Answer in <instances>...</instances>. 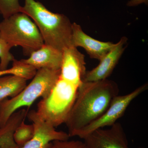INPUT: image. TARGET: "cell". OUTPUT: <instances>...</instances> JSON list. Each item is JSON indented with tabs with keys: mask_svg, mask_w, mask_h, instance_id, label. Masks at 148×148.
<instances>
[{
	"mask_svg": "<svg viewBox=\"0 0 148 148\" xmlns=\"http://www.w3.org/2000/svg\"><path fill=\"white\" fill-rule=\"evenodd\" d=\"M119 92L117 84L112 80L83 82L65 123L69 136H76L83 128L98 119Z\"/></svg>",
	"mask_w": 148,
	"mask_h": 148,
	"instance_id": "obj_1",
	"label": "cell"
},
{
	"mask_svg": "<svg viewBox=\"0 0 148 148\" xmlns=\"http://www.w3.org/2000/svg\"><path fill=\"white\" fill-rule=\"evenodd\" d=\"M21 12L33 19L45 44L62 52L66 48L73 46V23L64 14L51 12L35 0H25Z\"/></svg>",
	"mask_w": 148,
	"mask_h": 148,
	"instance_id": "obj_2",
	"label": "cell"
},
{
	"mask_svg": "<svg viewBox=\"0 0 148 148\" xmlns=\"http://www.w3.org/2000/svg\"><path fill=\"white\" fill-rule=\"evenodd\" d=\"M60 75V70L42 69L37 70L29 84L11 99L0 102V127L5 124L11 116L18 109L32 106L37 99L49 94Z\"/></svg>",
	"mask_w": 148,
	"mask_h": 148,
	"instance_id": "obj_3",
	"label": "cell"
},
{
	"mask_svg": "<svg viewBox=\"0 0 148 148\" xmlns=\"http://www.w3.org/2000/svg\"><path fill=\"white\" fill-rule=\"evenodd\" d=\"M80 86L59 76L49 94L38 103L37 114L55 127L65 123Z\"/></svg>",
	"mask_w": 148,
	"mask_h": 148,
	"instance_id": "obj_4",
	"label": "cell"
},
{
	"mask_svg": "<svg viewBox=\"0 0 148 148\" xmlns=\"http://www.w3.org/2000/svg\"><path fill=\"white\" fill-rule=\"evenodd\" d=\"M0 35L10 47L20 46L25 55L30 56L44 44L36 25L25 14L19 12L0 22Z\"/></svg>",
	"mask_w": 148,
	"mask_h": 148,
	"instance_id": "obj_5",
	"label": "cell"
},
{
	"mask_svg": "<svg viewBox=\"0 0 148 148\" xmlns=\"http://www.w3.org/2000/svg\"><path fill=\"white\" fill-rule=\"evenodd\" d=\"M148 87L147 84H145L127 94L116 96L103 114L91 124L83 128L76 136L83 139L96 130L110 127L116 123L118 120L123 115L131 102L146 91Z\"/></svg>",
	"mask_w": 148,
	"mask_h": 148,
	"instance_id": "obj_6",
	"label": "cell"
},
{
	"mask_svg": "<svg viewBox=\"0 0 148 148\" xmlns=\"http://www.w3.org/2000/svg\"><path fill=\"white\" fill-rule=\"evenodd\" d=\"M108 128L96 130L83 138L88 148H130L124 129L116 122Z\"/></svg>",
	"mask_w": 148,
	"mask_h": 148,
	"instance_id": "obj_7",
	"label": "cell"
},
{
	"mask_svg": "<svg viewBox=\"0 0 148 148\" xmlns=\"http://www.w3.org/2000/svg\"><path fill=\"white\" fill-rule=\"evenodd\" d=\"M27 116L34 125V134L31 140L20 148H46L52 141L69 140L70 137L68 133L56 130L55 127L41 119L36 111H30Z\"/></svg>",
	"mask_w": 148,
	"mask_h": 148,
	"instance_id": "obj_8",
	"label": "cell"
},
{
	"mask_svg": "<svg viewBox=\"0 0 148 148\" xmlns=\"http://www.w3.org/2000/svg\"><path fill=\"white\" fill-rule=\"evenodd\" d=\"M84 56L73 46L63 51L60 77L80 86L86 73Z\"/></svg>",
	"mask_w": 148,
	"mask_h": 148,
	"instance_id": "obj_9",
	"label": "cell"
},
{
	"mask_svg": "<svg viewBox=\"0 0 148 148\" xmlns=\"http://www.w3.org/2000/svg\"><path fill=\"white\" fill-rule=\"evenodd\" d=\"M127 40L126 37H122L115 46L100 60L98 66L91 71H86L83 82H91L107 79L123 53Z\"/></svg>",
	"mask_w": 148,
	"mask_h": 148,
	"instance_id": "obj_10",
	"label": "cell"
},
{
	"mask_svg": "<svg viewBox=\"0 0 148 148\" xmlns=\"http://www.w3.org/2000/svg\"><path fill=\"white\" fill-rule=\"evenodd\" d=\"M72 45L82 47L86 51L90 58L99 61L115 45L116 43L100 41L86 34L80 25L72 24Z\"/></svg>",
	"mask_w": 148,
	"mask_h": 148,
	"instance_id": "obj_11",
	"label": "cell"
},
{
	"mask_svg": "<svg viewBox=\"0 0 148 148\" xmlns=\"http://www.w3.org/2000/svg\"><path fill=\"white\" fill-rule=\"evenodd\" d=\"M62 59L63 52L44 44L41 47L32 52L29 58L21 61L33 66L37 70L42 69L60 70Z\"/></svg>",
	"mask_w": 148,
	"mask_h": 148,
	"instance_id": "obj_12",
	"label": "cell"
},
{
	"mask_svg": "<svg viewBox=\"0 0 148 148\" xmlns=\"http://www.w3.org/2000/svg\"><path fill=\"white\" fill-rule=\"evenodd\" d=\"M28 113L26 109L18 110L11 116L4 125L0 127V148H19L14 140V132L24 121Z\"/></svg>",
	"mask_w": 148,
	"mask_h": 148,
	"instance_id": "obj_13",
	"label": "cell"
},
{
	"mask_svg": "<svg viewBox=\"0 0 148 148\" xmlns=\"http://www.w3.org/2000/svg\"><path fill=\"white\" fill-rule=\"evenodd\" d=\"M27 81L24 79L12 75L0 77V102L18 94L27 85Z\"/></svg>",
	"mask_w": 148,
	"mask_h": 148,
	"instance_id": "obj_14",
	"label": "cell"
},
{
	"mask_svg": "<svg viewBox=\"0 0 148 148\" xmlns=\"http://www.w3.org/2000/svg\"><path fill=\"white\" fill-rule=\"evenodd\" d=\"M12 62V67L10 69L0 70V77L12 75L28 80L34 77L37 70L31 65L15 59Z\"/></svg>",
	"mask_w": 148,
	"mask_h": 148,
	"instance_id": "obj_15",
	"label": "cell"
},
{
	"mask_svg": "<svg viewBox=\"0 0 148 148\" xmlns=\"http://www.w3.org/2000/svg\"><path fill=\"white\" fill-rule=\"evenodd\" d=\"M34 128L33 124H26L22 121L14 132L13 139L19 148H21L33 138Z\"/></svg>",
	"mask_w": 148,
	"mask_h": 148,
	"instance_id": "obj_16",
	"label": "cell"
},
{
	"mask_svg": "<svg viewBox=\"0 0 148 148\" xmlns=\"http://www.w3.org/2000/svg\"><path fill=\"white\" fill-rule=\"evenodd\" d=\"M18 0H0V14L4 18L21 12Z\"/></svg>",
	"mask_w": 148,
	"mask_h": 148,
	"instance_id": "obj_17",
	"label": "cell"
},
{
	"mask_svg": "<svg viewBox=\"0 0 148 148\" xmlns=\"http://www.w3.org/2000/svg\"><path fill=\"white\" fill-rule=\"evenodd\" d=\"M11 49L0 35V70L7 69L10 63L14 59L11 53Z\"/></svg>",
	"mask_w": 148,
	"mask_h": 148,
	"instance_id": "obj_18",
	"label": "cell"
},
{
	"mask_svg": "<svg viewBox=\"0 0 148 148\" xmlns=\"http://www.w3.org/2000/svg\"><path fill=\"white\" fill-rule=\"evenodd\" d=\"M46 148H88L84 142L79 140H55Z\"/></svg>",
	"mask_w": 148,
	"mask_h": 148,
	"instance_id": "obj_19",
	"label": "cell"
},
{
	"mask_svg": "<svg viewBox=\"0 0 148 148\" xmlns=\"http://www.w3.org/2000/svg\"><path fill=\"white\" fill-rule=\"evenodd\" d=\"M148 1V0H130L129 2L127 3V5L129 6H135L143 3L147 4Z\"/></svg>",
	"mask_w": 148,
	"mask_h": 148,
	"instance_id": "obj_20",
	"label": "cell"
},
{
	"mask_svg": "<svg viewBox=\"0 0 148 148\" xmlns=\"http://www.w3.org/2000/svg\"><path fill=\"white\" fill-rule=\"evenodd\" d=\"M144 148V147H139V148Z\"/></svg>",
	"mask_w": 148,
	"mask_h": 148,
	"instance_id": "obj_21",
	"label": "cell"
}]
</instances>
